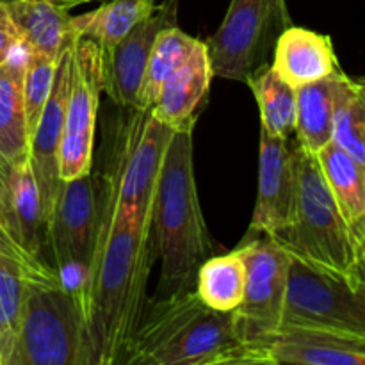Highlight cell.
<instances>
[{"label": "cell", "instance_id": "6da1fadb", "mask_svg": "<svg viewBox=\"0 0 365 365\" xmlns=\"http://www.w3.org/2000/svg\"><path fill=\"white\" fill-rule=\"evenodd\" d=\"M212 241L200 207L192 163V130L171 134L160 166L150 227V257L160 262L157 296L195 289Z\"/></svg>", "mask_w": 365, "mask_h": 365}, {"label": "cell", "instance_id": "7a4b0ae2", "mask_svg": "<svg viewBox=\"0 0 365 365\" xmlns=\"http://www.w3.org/2000/svg\"><path fill=\"white\" fill-rule=\"evenodd\" d=\"M296 210L289 228L267 235L289 255L328 273L364 280L362 239L342 217L316 155L296 145Z\"/></svg>", "mask_w": 365, "mask_h": 365}, {"label": "cell", "instance_id": "3957f363", "mask_svg": "<svg viewBox=\"0 0 365 365\" xmlns=\"http://www.w3.org/2000/svg\"><path fill=\"white\" fill-rule=\"evenodd\" d=\"M173 130L152 110L118 107L106 123L102 164L95 173L98 191L135 216L152 217L153 196Z\"/></svg>", "mask_w": 365, "mask_h": 365}, {"label": "cell", "instance_id": "277c9868", "mask_svg": "<svg viewBox=\"0 0 365 365\" xmlns=\"http://www.w3.org/2000/svg\"><path fill=\"white\" fill-rule=\"evenodd\" d=\"M237 344L234 312L210 310L185 289L146 303L130 349L157 364L196 365Z\"/></svg>", "mask_w": 365, "mask_h": 365}, {"label": "cell", "instance_id": "5b68a950", "mask_svg": "<svg viewBox=\"0 0 365 365\" xmlns=\"http://www.w3.org/2000/svg\"><path fill=\"white\" fill-rule=\"evenodd\" d=\"M86 321L77 291L29 282L11 365H81Z\"/></svg>", "mask_w": 365, "mask_h": 365}, {"label": "cell", "instance_id": "8992f818", "mask_svg": "<svg viewBox=\"0 0 365 365\" xmlns=\"http://www.w3.org/2000/svg\"><path fill=\"white\" fill-rule=\"evenodd\" d=\"M280 328L365 337L364 280L328 273L289 255Z\"/></svg>", "mask_w": 365, "mask_h": 365}, {"label": "cell", "instance_id": "52a82bcc", "mask_svg": "<svg viewBox=\"0 0 365 365\" xmlns=\"http://www.w3.org/2000/svg\"><path fill=\"white\" fill-rule=\"evenodd\" d=\"M291 25L287 0H232L217 31L205 41L212 73L246 84L269 64L274 43Z\"/></svg>", "mask_w": 365, "mask_h": 365}, {"label": "cell", "instance_id": "ba28073f", "mask_svg": "<svg viewBox=\"0 0 365 365\" xmlns=\"http://www.w3.org/2000/svg\"><path fill=\"white\" fill-rule=\"evenodd\" d=\"M106 88V61L98 43L77 38L71 50V84L59 145L61 180L93 171L100 95Z\"/></svg>", "mask_w": 365, "mask_h": 365}, {"label": "cell", "instance_id": "9c48e42d", "mask_svg": "<svg viewBox=\"0 0 365 365\" xmlns=\"http://www.w3.org/2000/svg\"><path fill=\"white\" fill-rule=\"evenodd\" d=\"M237 252L245 260L246 285L234 310L235 330L242 344L262 346L280 328L289 253L267 235L248 239Z\"/></svg>", "mask_w": 365, "mask_h": 365}, {"label": "cell", "instance_id": "30bf717a", "mask_svg": "<svg viewBox=\"0 0 365 365\" xmlns=\"http://www.w3.org/2000/svg\"><path fill=\"white\" fill-rule=\"evenodd\" d=\"M98 225L100 195L93 171L61 182L48 221V250L59 278L73 271L82 284L95 253Z\"/></svg>", "mask_w": 365, "mask_h": 365}, {"label": "cell", "instance_id": "8fae6325", "mask_svg": "<svg viewBox=\"0 0 365 365\" xmlns=\"http://www.w3.org/2000/svg\"><path fill=\"white\" fill-rule=\"evenodd\" d=\"M178 24V0L157 4L148 18L135 25L113 50L103 52L106 88L103 91L118 107L135 109L146 63L160 31Z\"/></svg>", "mask_w": 365, "mask_h": 365}, {"label": "cell", "instance_id": "7c38bea8", "mask_svg": "<svg viewBox=\"0 0 365 365\" xmlns=\"http://www.w3.org/2000/svg\"><path fill=\"white\" fill-rule=\"evenodd\" d=\"M296 164L289 141L260 128L259 191L250 232L274 235L294 221Z\"/></svg>", "mask_w": 365, "mask_h": 365}, {"label": "cell", "instance_id": "4fadbf2b", "mask_svg": "<svg viewBox=\"0 0 365 365\" xmlns=\"http://www.w3.org/2000/svg\"><path fill=\"white\" fill-rule=\"evenodd\" d=\"M71 50H73V43L64 50L57 63L48 100L43 107V113L31 138L29 164H31L32 175L38 185L46 227H48L53 203H56L61 182H63L59 177V145L71 84Z\"/></svg>", "mask_w": 365, "mask_h": 365}, {"label": "cell", "instance_id": "5bb4252c", "mask_svg": "<svg viewBox=\"0 0 365 365\" xmlns=\"http://www.w3.org/2000/svg\"><path fill=\"white\" fill-rule=\"evenodd\" d=\"M212 77L209 50L205 41L198 39L187 61L160 88L150 109L155 120L173 132L195 130L196 116L209 95Z\"/></svg>", "mask_w": 365, "mask_h": 365}, {"label": "cell", "instance_id": "9a60e30c", "mask_svg": "<svg viewBox=\"0 0 365 365\" xmlns=\"http://www.w3.org/2000/svg\"><path fill=\"white\" fill-rule=\"evenodd\" d=\"M93 0H9L11 20L27 52L59 59L75 41L71 11Z\"/></svg>", "mask_w": 365, "mask_h": 365}, {"label": "cell", "instance_id": "2e32d148", "mask_svg": "<svg viewBox=\"0 0 365 365\" xmlns=\"http://www.w3.org/2000/svg\"><path fill=\"white\" fill-rule=\"evenodd\" d=\"M269 66L294 89L323 81L341 70L330 36L298 25L287 27L277 39Z\"/></svg>", "mask_w": 365, "mask_h": 365}, {"label": "cell", "instance_id": "e0dca14e", "mask_svg": "<svg viewBox=\"0 0 365 365\" xmlns=\"http://www.w3.org/2000/svg\"><path fill=\"white\" fill-rule=\"evenodd\" d=\"M260 348L277 362L303 365H365V337L335 331L280 328Z\"/></svg>", "mask_w": 365, "mask_h": 365}, {"label": "cell", "instance_id": "ac0fdd59", "mask_svg": "<svg viewBox=\"0 0 365 365\" xmlns=\"http://www.w3.org/2000/svg\"><path fill=\"white\" fill-rule=\"evenodd\" d=\"M20 48L0 64V168L6 173L27 164L31 153L24 109L25 48L24 53H18Z\"/></svg>", "mask_w": 365, "mask_h": 365}, {"label": "cell", "instance_id": "d6986e66", "mask_svg": "<svg viewBox=\"0 0 365 365\" xmlns=\"http://www.w3.org/2000/svg\"><path fill=\"white\" fill-rule=\"evenodd\" d=\"M316 159L342 217L365 241V166L331 141L316 153Z\"/></svg>", "mask_w": 365, "mask_h": 365}, {"label": "cell", "instance_id": "ffe728a7", "mask_svg": "<svg viewBox=\"0 0 365 365\" xmlns=\"http://www.w3.org/2000/svg\"><path fill=\"white\" fill-rule=\"evenodd\" d=\"M155 7L157 0H100L96 9L73 16L71 27L77 38L93 39L109 52Z\"/></svg>", "mask_w": 365, "mask_h": 365}, {"label": "cell", "instance_id": "44dd1931", "mask_svg": "<svg viewBox=\"0 0 365 365\" xmlns=\"http://www.w3.org/2000/svg\"><path fill=\"white\" fill-rule=\"evenodd\" d=\"M7 182H9L11 205H13L21 245L27 250L29 255L34 257L38 262L52 267L48 257H46L48 227H46L41 198H39V191L38 185H36L34 175H32L31 164L27 163L24 166L16 168V170L7 171Z\"/></svg>", "mask_w": 365, "mask_h": 365}, {"label": "cell", "instance_id": "7402d4cb", "mask_svg": "<svg viewBox=\"0 0 365 365\" xmlns=\"http://www.w3.org/2000/svg\"><path fill=\"white\" fill-rule=\"evenodd\" d=\"M331 143L365 166V89L342 70L334 73Z\"/></svg>", "mask_w": 365, "mask_h": 365}, {"label": "cell", "instance_id": "603a6c76", "mask_svg": "<svg viewBox=\"0 0 365 365\" xmlns=\"http://www.w3.org/2000/svg\"><path fill=\"white\" fill-rule=\"evenodd\" d=\"M246 285V266L237 250L209 257L196 273L195 292L205 307L232 314L241 305Z\"/></svg>", "mask_w": 365, "mask_h": 365}, {"label": "cell", "instance_id": "cb8c5ba5", "mask_svg": "<svg viewBox=\"0 0 365 365\" xmlns=\"http://www.w3.org/2000/svg\"><path fill=\"white\" fill-rule=\"evenodd\" d=\"M334 116V75L296 89V128L298 145L316 155L331 141Z\"/></svg>", "mask_w": 365, "mask_h": 365}, {"label": "cell", "instance_id": "d4e9b609", "mask_svg": "<svg viewBox=\"0 0 365 365\" xmlns=\"http://www.w3.org/2000/svg\"><path fill=\"white\" fill-rule=\"evenodd\" d=\"M198 39L182 31L178 25L159 32L146 63L135 109H152L164 82L187 61Z\"/></svg>", "mask_w": 365, "mask_h": 365}, {"label": "cell", "instance_id": "484cf974", "mask_svg": "<svg viewBox=\"0 0 365 365\" xmlns=\"http://www.w3.org/2000/svg\"><path fill=\"white\" fill-rule=\"evenodd\" d=\"M246 84L252 89L260 113V128L273 138L289 141L296 128V89L282 81L267 64Z\"/></svg>", "mask_w": 365, "mask_h": 365}, {"label": "cell", "instance_id": "4316f807", "mask_svg": "<svg viewBox=\"0 0 365 365\" xmlns=\"http://www.w3.org/2000/svg\"><path fill=\"white\" fill-rule=\"evenodd\" d=\"M27 274L20 266L0 257V362L11 365L24 312Z\"/></svg>", "mask_w": 365, "mask_h": 365}, {"label": "cell", "instance_id": "83f0119b", "mask_svg": "<svg viewBox=\"0 0 365 365\" xmlns=\"http://www.w3.org/2000/svg\"><path fill=\"white\" fill-rule=\"evenodd\" d=\"M0 257L20 266L31 282H38V284L63 282L52 267L38 262L34 257L29 255L27 250L21 245L13 205H11L9 182H7V173L2 168H0Z\"/></svg>", "mask_w": 365, "mask_h": 365}, {"label": "cell", "instance_id": "f1b7e54d", "mask_svg": "<svg viewBox=\"0 0 365 365\" xmlns=\"http://www.w3.org/2000/svg\"><path fill=\"white\" fill-rule=\"evenodd\" d=\"M59 59L25 50L24 109L25 118H27L29 135L31 138L34 134V128L38 125L39 116L43 113V107H45L46 100H48Z\"/></svg>", "mask_w": 365, "mask_h": 365}, {"label": "cell", "instance_id": "f546056e", "mask_svg": "<svg viewBox=\"0 0 365 365\" xmlns=\"http://www.w3.org/2000/svg\"><path fill=\"white\" fill-rule=\"evenodd\" d=\"M196 365H278V362L260 346L237 344Z\"/></svg>", "mask_w": 365, "mask_h": 365}, {"label": "cell", "instance_id": "4dcf8cb0", "mask_svg": "<svg viewBox=\"0 0 365 365\" xmlns=\"http://www.w3.org/2000/svg\"><path fill=\"white\" fill-rule=\"evenodd\" d=\"M20 46V36H18L13 20H11L7 2H0V64L6 63L11 53Z\"/></svg>", "mask_w": 365, "mask_h": 365}, {"label": "cell", "instance_id": "1f68e13d", "mask_svg": "<svg viewBox=\"0 0 365 365\" xmlns=\"http://www.w3.org/2000/svg\"><path fill=\"white\" fill-rule=\"evenodd\" d=\"M278 365H303V364H294V362H278Z\"/></svg>", "mask_w": 365, "mask_h": 365}, {"label": "cell", "instance_id": "d6a6232c", "mask_svg": "<svg viewBox=\"0 0 365 365\" xmlns=\"http://www.w3.org/2000/svg\"><path fill=\"white\" fill-rule=\"evenodd\" d=\"M0 2H9V0H0Z\"/></svg>", "mask_w": 365, "mask_h": 365}, {"label": "cell", "instance_id": "836d02e7", "mask_svg": "<svg viewBox=\"0 0 365 365\" xmlns=\"http://www.w3.org/2000/svg\"><path fill=\"white\" fill-rule=\"evenodd\" d=\"M0 365H2V362H0Z\"/></svg>", "mask_w": 365, "mask_h": 365}]
</instances>
